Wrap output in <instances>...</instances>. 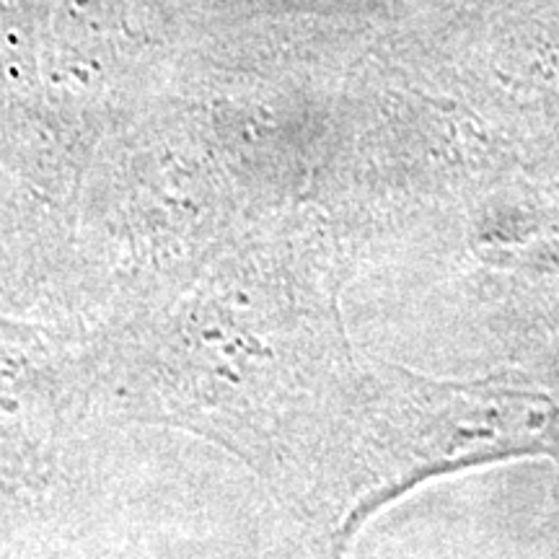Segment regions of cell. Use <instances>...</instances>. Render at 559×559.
<instances>
[{
	"label": "cell",
	"mask_w": 559,
	"mask_h": 559,
	"mask_svg": "<svg viewBox=\"0 0 559 559\" xmlns=\"http://www.w3.org/2000/svg\"><path fill=\"white\" fill-rule=\"evenodd\" d=\"M179 288L117 347L140 415L213 440L275 487L337 489L362 360L342 324V270L260 251Z\"/></svg>",
	"instance_id": "6da1fadb"
},
{
	"label": "cell",
	"mask_w": 559,
	"mask_h": 559,
	"mask_svg": "<svg viewBox=\"0 0 559 559\" xmlns=\"http://www.w3.org/2000/svg\"><path fill=\"white\" fill-rule=\"evenodd\" d=\"M539 459L559 464V373L443 379L366 355L342 461L334 559L373 515L428 481Z\"/></svg>",
	"instance_id": "7a4b0ae2"
}]
</instances>
